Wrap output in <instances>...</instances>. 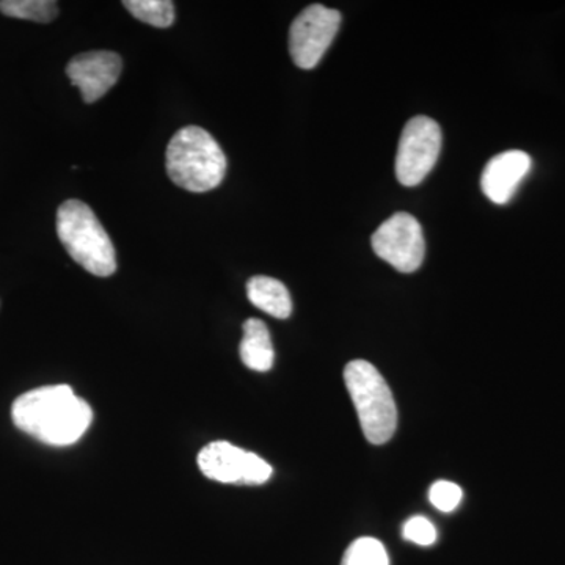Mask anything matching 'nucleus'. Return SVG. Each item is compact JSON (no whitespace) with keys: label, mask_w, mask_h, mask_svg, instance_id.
Here are the masks:
<instances>
[{"label":"nucleus","mask_w":565,"mask_h":565,"mask_svg":"<svg viewBox=\"0 0 565 565\" xmlns=\"http://www.w3.org/2000/svg\"><path fill=\"white\" fill-rule=\"evenodd\" d=\"M373 250L399 273H415L422 267L426 255L422 225L414 215L397 212L375 230Z\"/></svg>","instance_id":"nucleus-7"},{"label":"nucleus","mask_w":565,"mask_h":565,"mask_svg":"<svg viewBox=\"0 0 565 565\" xmlns=\"http://www.w3.org/2000/svg\"><path fill=\"white\" fill-rule=\"evenodd\" d=\"M248 300L264 313L277 319H288L292 313V300L288 288L275 278L256 275L247 282Z\"/></svg>","instance_id":"nucleus-12"},{"label":"nucleus","mask_w":565,"mask_h":565,"mask_svg":"<svg viewBox=\"0 0 565 565\" xmlns=\"http://www.w3.org/2000/svg\"><path fill=\"white\" fill-rule=\"evenodd\" d=\"M14 426L44 445L70 446L87 433L93 411L68 385L41 386L21 394L11 407Z\"/></svg>","instance_id":"nucleus-1"},{"label":"nucleus","mask_w":565,"mask_h":565,"mask_svg":"<svg viewBox=\"0 0 565 565\" xmlns=\"http://www.w3.org/2000/svg\"><path fill=\"white\" fill-rule=\"evenodd\" d=\"M341 25V13L321 3L307 7L289 31V52L302 70H313L322 61Z\"/></svg>","instance_id":"nucleus-6"},{"label":"nucleus","mask_w":565,"mask_h":565,"mask_svg":"<svg viewBox=\"0 0 565 565\" xmlns=\"http://www.w3.org/2000/svg\"><path fill=\"white\" fill-rule=\"evenodd\" d=\"M125 9L152 28L167 29L174 22V3L170 0H126Z\"/></svg>","instance_id":"nucleus-14"},{"label":"nucleus","mask_w":565,"mask_h":565,"mask_svg":"<svg viewBox=\"0 0 565 565\" xmlns=\"http://www.w3.org/2000/svg\"><path fill=\"white\" fill-rule=\"evenodd\" d=\"M58 239L71 258L96 277H110L117 270V256L109 234L90 206L68 200L57 211Z\"/></svg>","instance_id":"nucleus-3"},{"label":"nucleus","mask_w":565,"mask_h":565,"mask_svg":"<svg viewBox=\"0 0 565 565\" xmlns=\"http://www.w3.org/2000/svg\"><path fill=\"white\" fill-rule=\"evenodd\" d=\"M531 163L530 154L520 150L504 151L490 159L481 177L487 199L494 204L509 203L520 182L530 173Z\"/></svg>","instance_id":"nucleus-10"},{"label":"nucleus","mask_w":565,"mask_h":565,"mask_svg":"<svg viewBox=\"0 0 565 565\" xmlns=\"http://www.w3.org/2000/svg\"><path fill=\"white\" fill-rule=\"evenodd\" d=\"M404 539L416 545L430 546L437 541V530L429 520L424 516H414L407 520L403 530Z\"/></svg>","instance_id":"nucleus-17"},{"label":"nucleus","mask_w":565,"mask_h":565,"mask_svg":"<svg viewBox=\"0 0 565 565\" xmlns=\"http://www.w3.org/2000/svg\"><path fill=\"white\" fill-rule=\"evenodd\" d=\"M199 467L206 478L222 484L259 486L273 476V467L266 460L228 441L204 446L199 455Z\"/></svg>","instance_id":"nucleus-8"},{"label":"nucleus","mask_w":565,"mask_h":565,"mask_svg":"<svg viewBox=\"0 0 565 565\" xmlns=\"http://www.w3.org/2000/svg\"><path fill=\"white\" fill-rule=\"evenodd\" d=\"M441 151V129L429 117H415L401 134L396 156L397 181L414 188L430 173Z\"/></svg>","instance_id":"nucleus-5"},{"label":"nucleus","mask_w":565,"mask_h":565,"mask_svg":"<svg viewBox=\"0 0 565 565\" xmlns=\"http://www.w3.org/2000/svg\"><path fill=\"white\" fill-rule=\"evenodd\" d=\"M167 173L189 192L203 193L218 188L226 174V156L214 137L199 126L174 134L167 147Z\"/></svg>","instance_id":"nucleus-2"},{"label":"nucleus","mask_w":565,"mask_h":565,"mask_svg":"<svg viewBox=\"0 0 565 565\" xmlns=\"http://www.w3.org/2000/svg\"><path fill=\"white\" fill-rule=\"evenodd\" d=\"M463 492L459 486L448 481H438L430 487V503L441 512H452L462 501Z\"/></svg>","instance_id":"nucleus-16"},{"label":"nucleus","mask_w":565,"mask_h":565,"mask_svg":"<svg viewBox=\"0 0 565 565\" xmlns=\"http://www.w3.org/2000/svg\"><path fill=\"white\" fill-rule=\"evenodd\" d=\"M0 11L17 20L51 22L58 14V3L54 0H2Z\"/></svg>","instance_id":"nucleus-13"},{"label":"nucleus","mask_w":565,"mask_h":565,"mask_svg":"<svg viewBox=\"0 0 565 565\" xmlns=\"http://www.w3.org/2000/svg\"><path fill=\"white\" fill-rule=\"evenodd\" d=\"M344 382L367 441L384 445L392 440L396 433L397 411L382 374L370 362L353 360L345 366Z\"/></svg>","instance_id":"nucleus-4"},{"label":"nucleus","mask_w":565,"mask_h":565,"mask_svg":"<svg viewBox=\"0 0 565 565\" xmlns=\"http://www.w3.org/2000/svg\"><path fill=\"white\" fill-rule=\"evenodd\" d=\"M341 565H390V557L381 541L362 537L345 550Z\"/></svg>","instance_id":"nucleus-15"},{"label":"nucleus","mask_w":565,"mask_h":565,"mask_svg":"<svg viewBox=\"0 0 565 565\" xmlns=\"http://www.w3.org/2000/svg\"><path fill=\"white\" fill-rule=\"evenodd\" d=\"M121 57L110 51L84 52L66 66L71 84L81 90L82 99L92 104L102 99L120 79Z\"/></svg>","instance_id":"nucleus-9"},{"label":"nucleus","mask_w":565,"mask_h":565,"mask_svg":"<svg viewBox=\"0 0 565 565\" xmlns=\"http://www.w3.org/2000/svg\"><path fill=\"white\" fill-rule=\"evenodd\" d=\"M241 341V359L245 366L258 373H266L274 366L275 352L269 329L259 319H247Z\"/></svg>","instance_id":"nucleus-11"}]
</instances>
